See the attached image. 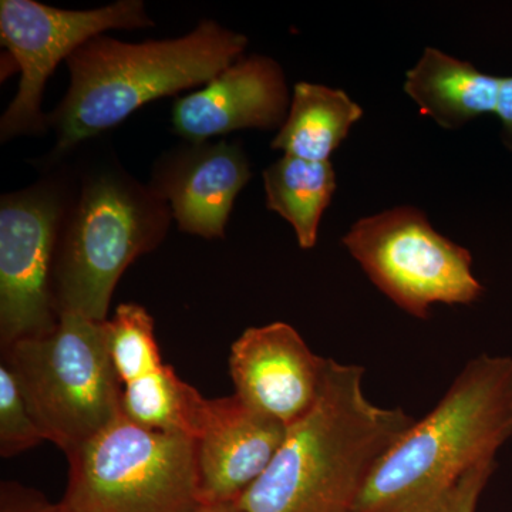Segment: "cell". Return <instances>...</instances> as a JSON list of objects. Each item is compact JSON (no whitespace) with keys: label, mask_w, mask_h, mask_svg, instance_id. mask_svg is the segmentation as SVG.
Masks as SVG:
<instances>
[{"label":"cell","mask_w":512,"mask_h":512,"mask_svg":"<svg viewBox=\"0 0 512 512\" xmlns=\"http://www.w3.org/2000/svg\"><path fill=\"white\" fill-rule=\"evenodd\" d=\"M266 207L288 221L302 249L315 248L323 212L336 191L330 161L284 156L264 171Z\"/></svg>","instance_id":"obj_16"},{"label":"cell","mask_w":512,"mask_h":512,"mask_svg":"<svg viewBox=\"0 0 512 512\" xmlns=\"http://www.w3.org/2000/svg\"><path fill=\"white\" fill-rule=\"evenodd\" d=\"M362 117V107L343 90L299 82L293 87L288 117L271 147L284 151L285 156L323 163Z\"/></svg>","instance_id":"obj_15"},{"label":"cell","mask_w":512,"mask_h":512,"mask_svg":"<svg viewBox=\"0 0 512 512\" xmlns=\"http://www.w3.org/2000/svg\"><path fill=\"white\" fill-rule=\"evenodd\" d=\"M60 165V164H59ZM47 174L0 200V346L50 332L59 322L53 268L60 225L76 173L47 165Z\"/></svg>","instance_id":"obj_8"},{"label":"cell","mask_w":512,"mask_h":512,"mask_svg":"<svg viewBox=\"0 0 512 512\" xmlns=\"http://www.w3.org/2000/svg\"><path fill=\"white\" fill-rule=\"evenodd\" d=\"M33 419L67 457L121 416V384L107 320L63 313L45 335L2 350Z\"/></svg>","instance_id":"obj_5"},{"label":"cell","mask_w":512,"mask_h":512,"mask_svg":"<svg viewBox=\"0 0 512 512\" xmlns=\"http://www.w3.org/2000/svg\"><path fill=\"white\" fill-rule=\"evenodd\" d=\"M46 441L37 426L15 376L0 363V454L13 457Z\"/></svg>","instance_id":"obj_19"},{"label":"cell","mask_w":512,"mask_h":512,"mask_svg":"<svg viewBox=\"0 0 512 512\" xmlns=\"http://www.w3.org/2000/svg\"><path fill=\"white\" fill-rule=\"evenodd\" d=\"M342 241L370 281L414 318H429L437 303L471 305L484 293L470 251L439 234L417 208L362 218Z\"/></svg>","instance_id":"obj_7"},{"label":"cell","mask_w":512,"mask_h":512,"mask_svg":"<svg viewBox=\"0 0 512 512\" xmlns=\"http://www.w3.org/2000/svg\"><path fill=\"white\" fill-rule=\"evenodd\" d=\"M210 400L164 365L123 386L121 414L138 426L197 439Z\"/></svg>","instance_id":"obj_17"},{"label":"cell","mask_w":512,"mask_h":512,"mask_svg":"<svg viewBox=\"0 0 512 512\" xmlns=\"http://www.w3.org/2000/svg\"><path fill=\"white\" fill-rule=\"evenodd\" d=\"M512 436V357L481 355L384 454L352 512H434Z\"/></svg>","instance_id":"obj_2"},{"label":"cell","mask_w":512,"mask_h":512,"mask_svg":"<svg viewBox=\"0 0 512 512\" xmlns=\"http://www.w3.org/2000/svg\"><path fill=\"white\" fill-rule=\"evenodd\" d=\"M291 97L281 64L268 56L241 57L198 92L174 101V133L187 143L261 128L284 126Z\"/></svg>","instance_id":"obj_12"},{"label":"cell","mask_w":512,"mask_h":512,"mask_svg":"<svg viewBox=\"0 0 512 512\" xmlns=\"http://www.w3.org/2000/svg\"><path fill=\"white\" fill-rule=\"evenodd\" d=\"M107 340L121 384L134 382L164 366L154 319L144 306L121 303L107 319Z\"/></svg>","instance_id":"obj_18"},{"label":"cell","mask_w":512,"mask_h":512,"mask_svg":"<svg viewBox=\"0 0 512 512\" xmlns=\"http://www.w3.org/2000/svg\"><path fill=\"white\" fill-rule=\"evenodd\" d=\"M248 37L204 19L175 39L126 43L93 37L66 60L70 86L47 114L56 146L47 165L126 121L134 111L161 97L204 86L241 57Z\"/></svg>","instance_id":"obj_3"},{"label":"cell","mask_w":512,"mask_h":512,"mask_svg":"<svg viewBox=\"0 0 512 512\" xmlns=\"http://www.w3.org/2000/svg\"><path fill=\"white\" fill-rule=\"evenodd\" d=\"M251 177L238 141H185L157 158L148 184L168 202L181 232L215 239L225 237L235 200Z\"/></svg>","instance_id":"obj_11"},{"label":"cell","mask_w":512,"mask_h":512,"mask_svg":"<svg viewBox=\"0 0 512 512\" xmlns=\"http://www.w3.org/2000/svg\"><path fill=\"white\" fill-rule=\"evenodd\" d=\"M286 429L235 394L210 400L204 426L195 439L201 505L237 503L274 460Z\"/></svg>","instance_id":"obj_13"},{"label":"cell","mask_w":512,"mask_h":512,"mask_svg":"<svg viewBox=\"0 0 512 512\" xmlns=\"http://www.w3.org/2000/svg\"><path fill=\"white\" fill-rule=\"evenodd\" d=\"M143 0H119L103 8L66 10L35 0L0 2V39L20 73L18 93L0 119L2 143L49 130L42 111L49 77L63 60L109 30L153 28Z\"/></svg>","instance_id":"obj_9"},{"label":"cell","mask_w":512,"mask_h":512,"mask_svg":"<svg viewBox=\"0 0 512 512\" xmlns=\"http://www.w3.org/2000/svg\"><path fill=\"white\" fill-rule=\"evenodd\" d=\"M495 470V461L468 471L434 512H476L478 500Z\"/></svg>","instance_id":"obj_20"},{"label":"cell","mask_w":512,"mask_h":512,"mask_svg":"<svg viewBox=\"0 0 512 512\" xmlns=\"http://www.w3.org/2000/svg\"><path fill=\"white\" fill-rule=\"evenodd\" d=\"M404 92L423 116L457 130L481 114L503 121V140L512 151V77L481 73L473 64L427 47L406 73Z\"/></svg>","instance_id":"obj_14"},{"label":"cell","mask_w":512,"mask_h":512,"mask_svg":"<svg viewBox=\"0 0 512 512\" xmlns=\"http://www.w3.org/2000/svg\"><path fill=\"white\" fill-rule=\"evenodd\" d=\"M194 512H242L237 504L200 505Z\"/></svg>","instance_id":"obj_22"},{"label":"cell","mask_w":512,"mask_h":512,"mask_svg":"<svg viewBox=\"0 0 512 512\" xmlns=\"http://www.w3.org/2000/svg\"><path fill=\"white\" fill-rule=\"evenodd\" d=\"M69 458L62 503L72 512H194L195 440L138 426L121 414Z\"/></svg>","instance_id":"obj_6"},{"label":"cell","mask_w":512,"mask_h":512,"mask_svg":"<svg viewBox=\"0 0 512 512\" xmlns=\"http://www.w3.org/2000/svg\"><path fill=\"white\" fill-rule=\"evenodd\" d=\"M0 512H72L60 501L53 504L45 495L16 483L0 487Z\"/></svg>","instance_id":"obj_21"},{"label":"cell","mask_w":512,"mask_h":512,"mask_svg":"<svg viewBox=\"0 0 512 512\" xmlns=\"http://www.w3.org/2000/svg\"><path fill=\"white\" fill-rule=\"evenodd\" d=\"M328 359L284 322L249 328L231 348L229 372L242 403L289 427L318 400Z\"/></svg>","instance_id":"obj_10"},{"label":"cell","mask_w":512,"mask_h":512,"mask_svg":"<svg viewBox=\"0 0 512 512\" xmlns=\"http://www.w3.org/2000/svg\"><path fill=\"white\" fill-rule=\"evenodd\" d=\"M363 375L328 359L318 400L235 503L242 512H352L370 473L416 421L370 402Z\"/></svg>","instance_id":"obj_1"},{"label":"cell","mask_w":512,"mask_h":512,"mask_svg":"<svg viewBox=\"0 0 512 512\" xmlns=\"http://www.w3.org/2000/svg\"><path fill=\"white\" fill-rule=\"evenodd\" d=\"M74 173L76 187L57 239L53 295L59 315L104 322L121 276L160 247L173 212L109 151L82 158Z\"/></svg>","instance_id":"obj_4"}]
</instances>
